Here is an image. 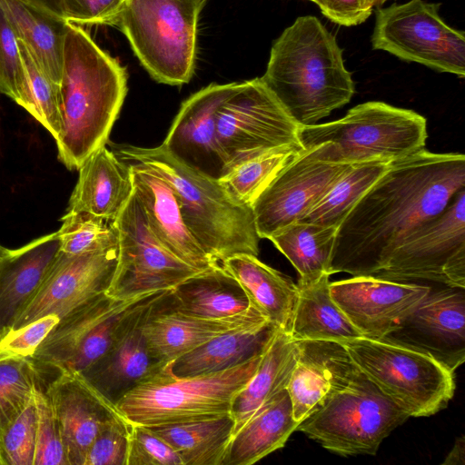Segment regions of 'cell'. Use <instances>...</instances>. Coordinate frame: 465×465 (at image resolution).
<instances>
[{
	"label": "cell",
	"instance_id": "34",
	"mask_svg": "<svg viewBox=\"0 0 465 465\" xmlns=\"http://www.w3.org/2000/svg\"><path fill=\"white\" fill-rule=\"evenodd\" d=\"M337 228L295 222L270 237L300 275V282L331 275L330 267Z\"/></svg>",
	"mask_w": 465,
	"mask_h": 465
},
{
	"label": "cell",
	"instance_id": "18",
	"mask_svg": "<svg viewBox=\"0 0 465 465\" xmlns=\"http://www.w3.org/2000/svg\"><path fill=\"white\" fill-rule=\"evenodd\" d=\"M240 83L211 84L185 100L162 145L193 171L219 181L225 159L216 134V114Z\"/></svg>",
	"mask_w": 465,
	"mask_h": 465
},
{
	"label": "cell",
	"instance_id": "6",
	"mask_svg": "<svg viewBox=\"0 0 465 465\" xmlns=\"http://www.w3.org/2000/svg\"><path fill=\"white\" fill-rule=\"evenodd\" d=\"M262 353L221 371L184 378L174 376L167 363L126 392L115 406L129 423L146 427L231 414L234 398L257 371Z\"/></svg>",
	"mask_w": 465,
	"mask_h": 465
},
{
	"label": "cell",
	"instance_id": "42",
	"mask_svg": "<svg viewBox=\"0 0 465 465\" xmlns=\"http://www.w3.org/2000/svg\"><path fill=\"white\" fill-rule=\"evenodd\" d=\"M125 465H183L179 454L149 427L130 423Z\"/></svg>",
	"mask_w": 465,
	"mask_h": 465
},
{
	"label": "cell",
	"instance_id": "50",
	"mask_svg": "<svg viewBox=\"0 0 465 465\" xmlns=\"http://www.w3.org/2000/svg\"><path fill=\"white\" fill-rule=\"evenodd\" d=\"M373 7H381L388 0H369Z\"/></svg>",
	"mask_w": 465,
	"mask_h": 465
},
{
	"label": "cell",
	"instance_id": "28",
	"mask_svg": "<svg viewBox=\"0 0 465 465\" xmlns=\"http://www.w3.org/2000/svg\"><path fill=\"white\" fill-rule=\"evenodd\" d=\"M278 328L268 321L221 334L168 363L180 378L221 371L262 354Z\"/></svg>",
	"mask_w": 465,
	"mask_h": 465
},
{
	"label": "cell",
	"instance_id": "32",
	"mask_svg": "<svg viewBox=\"0 0 465 465\" xmlns=\"http://www.w3.org/2000/svg\"><path fill=\"white\" fill-rule=\"evenodd\" d=\"M6 17L42 70L60 84L67 21L20 0H0Z\"/></svg>",
	"mask_w": 465,
	"mask_h": 465
},
{
	"label": "cell",
	"instance_id": "9",
	"mask_svg": "<svg viewBox=\"0 0 465 465\" xmlns=\"http://www.w3.org/2000/svg\"><path fill=\"white\" fill-rule=\"evenodd\" d=\"M409 418L361 372L329 395L296 430L338 455H374L381 441Z\"/></svg>",
	"mask_w": 465,
	"mask_h": 465
},
{
	"label": "cell",
	"instance_id": "47",
	"mask_svg": "<svg viewBox=\"0 0 465 465\" xmlns=\"http://www.w3.org/2000/svg\"><path fill=\"white\" fill-rule=\"evenodd\" d=\"M318 5L322 15L331 22L354 26L364 23L372 14L369 0H309Z\"/></svg>",
	"mask_w": 465,
	"mask_h": 465
},
{
	"label": "cell",
	"instance_id": "2",
	"mask_svg": "<svg viewBox=\"0 0 465 465\" xmlns=\"http://www.w3.org/2000/svg\"><path fill=\"white\" fill-rule=\"evenodd\" d=\"M127 94V73L81 25L67 22L60 82L57 157L78 170L106 144Z\"/></svg>",
	"mask_w": 465,
	"mask_h": 465
},
{
	"label": "cell",
	"instance_id": "21",
	"mask_svg": "<svg viewBox=\"0 0 465 465\" xmlns=\"http://www.w3.org/2000/svg\"><path fill=\"white\" fill-rule=\"evenodd\" d=\"M129 164L134 191L145 212L152 232L173 255L192 267L206 271L217 264L187 228L177 195L155 170L142 163Z\"/></svg>",
	"mask_w": 465,
	"mask_h": 465
},
{
	"label": "cell",
	"instance_id": "49",
	"mask_svg": "<svg viewBox=\"0 0 465 465\" xmlns=\"http://www.w3.org/2000/svg\"><path fill=\"white\" fill-rule=\"evenodd\" d=\"M465 463V437L457 438L450 451L446 456L443 465H464Z\"/></svg>",
	"mask_w": 465,
	"mask_h": 465
},
{
	"label": "cell",
	"instance_id": "4",
	"mask_svg": "<svg viewBox=\"0 0 465 465\" xmlns=\"http://www.w3.org/2000/svg\"><path fill=\"white\" fill-rule=\"evenodd\" d=\"M125 163L155 170L174 190L183 221L203 250L216 262L238 253L258 256L260 237L251 206L237 202L219 183L173 158L161 144L143 148L119 145Z\"/></svg>",
	"mask_w": 465,
	"mask_h": 465
},
{
	"label": "cell",
	"instance_id": "13",
	"mask_svg": "<svg viewBox=\"0 0 465 465\" xmlns=\"http://www.w3.org/2000/svg\"><path fill=\"white\" fill-rule=\"evenodd\" d=\"M114 223L118 232V259L108 296L124 300L170 291L203 272L180 260L157 240L134 191Z\"/></svg>",
	"mask_w": 465,
	"mask_h": 465
},
{
	"label": "cell",
	"instance_id": "10",
	"mask_svg": "<svg viewBox=\"0 0 465 465\" xmlns=\"http://www.w3.org/2000/svg\"><path fill=\"white\" fill-rule=\"evenodd\" d=\"M440 3L410 0L378 7L371 48L464 78V31L447 25L440 15Z\"/></svg>",
	"mask_w": 465,
	"mask_h": 465
},
{
	"label": "cell",
	"instance_id": "37",
	"mask_svg": "<svg viewBox=\"0 0 465 465\" xmlns=\"http://www.w3.org/2000/svg\"><path fill=\"white\" fill-rule=\"evenodd\" d=\"M302 150L298 146L272 149L237 165L219 183L237 202L251 206Z\"/></svg>",
	"mask_w": 465,
	"mask_h": 465
},
{
	"label": "cell",
	"instance_id": "26",
	"mask_svg": "<svg viewBox=\"0 0 465 465\" xmlns=\"http://www.w3.org/2000/svg\"><path fill=\"white\" fill-rule=\"evenodd\" d=\"M221 264L242 288L250 306L289 333L298 298L297 283L252 254H234Z\"/></svg>",
	"mask_w": 465,
	"mask_h": 465
},
{
	"label": "cell",
	"instance_id": "22",
	"mask_svg": "<svg viewBox=\"0 0 465 465\" xmlns=\"http://www.w3.org/2000/svg\"><path fill=\"white\" fill-rule=\"evenodd\" d=\"M170 292L142 325L151 353L165 364L221 334L267 321L252 307L223 319L183 314L170 307Z\"/></svg>",
	"mask_w": 465,
	"mask_h": 465
},
{
	"label": "cell",
	"instance_id": "7",
	"mask_svg": "<svg viewBox=\"0 0 465 465\" xmlns=\"http://www.w3.org/2000/svg\"><path fill=\"white\" fill-rule=\"evenodd\" d=\"M206 0H124L110 25L121 30L157 82L180 85L193 74L197 25Z\"/></svg>",
	"mask_w": 465,
	"mask_h": 465
},
{
	"label": "cell",
	"instance_id": "38",
	"mask_svg": "<svg viewBox=\"0 0 465 465\" xmlns=\"http://www.w3.org/2000/svg\"><path fill=\"white\" fill-rule=\"evenodd\" d=\"M47 383L31 358L0 361V440L34 396L35 389L45 388Z\"/></svg>",
	"mask_w": 465,
	"mask_h": 465
},
{
	"label": "cell",
	"instance_id": "16",
	"mask_svg": "<svg viewBox=\"0 0 465 465\" xmlns=\"http://www.w3.org/2000/svg\"><path fill=\"white\" fill-rule=\"evenodd\" d=\"M329 288L348 320L369 339H383L394 331L431 289L372 276H352L330 282Z\"/></svg>",
	"mask_w": 465,
	"mask_h": 465
},
{
	"label": "cell",
	"instance_id": "27",
	"mask_svg": "<svg viewBox=\"0 0 465 465\" xmlns=\"http://www.w3.org/2000/svg\"><path fill=\"white\" fill-rule=\"evenodd\" d=\"M298 422L286 389L281 391L232 434L222 465H252L284 447Z\"/></svg>",
	"mask_w": 465,
	"mask_h": 465
},
{
	"label": "cell",
	"instance_id": "39",
	"mask_svg": "<svg viewBox=\"0 0 465 465\" xmlns=\"http://www.w3.org/2000/svg\"><path fill=\"white\" fill-rule=\"evenodd\" d=\"M61 222L57 234L64 252L80 254L118 245L113 221L85 212H65Z\"/></svg>",
	"mask_w": 465,
	"mask_h": 465
},
{
	"label": "cell",
	"instance_id": "30",
	"mask_svg": "<svg viewBox=\"0 0 465 465\" xmlns=\"http://www.w3.org/2000/svg\"><path fill=\"white\" fill-rule=\"evenodd\" d=\"M330 274L309 282H298V298L290 336L294 341H344L361 337L330 293Z\"/></svg>",
	"mask_w": 465,
	"mask_h": 465
},
{
	"label": "cell",
	"instance_id": "8",
	"mask_svg": "<svg viewBox=\"0 0 465 465\" xmlns=\"http://www.w3.org/2000/svg\"><path fill=\"white\" fill-rule=\"evenodd\" d=\"M341 343L361 371L410 417L434 415L454 395V371L426 352L362 336Z\"/></svg>",
	"mask_w": 465,
	"mask_h": 465
},
{
	"label": "cell",
	"instance_id": "31",
	"mask_svg": "<svg viewBox=\"0 0 465 465\" xmlns=\"http://www.w3.org/2000/svg\"><path fill=\"white\" fill-rule=\"evenodd\" d=\"M297 357V341L278 328L262 353L257 371L234 398L231 410L234 420L232 434L268 400L286 389Z\"/></svg>",
	"mask_w": 465,
	"mask_h": 465
},
{
	"label": "cell",
	"instance_id": "24",
	"mask_svg": "<svg viewBox=\"0 0 465 465\" xmlns=\"http://www.w3.org/2000/svg\"><path fill=\"white\" fill-rule=\"evenodd\" d=\"M161 301L103 356L79 372L91 386L114 404L134 387L166 365L151 353L142 330L143 323Z\"/></svg>",
	"mask_w": 465,
	"mask_h": 465
},
{
	"label": "cell",
	"instance_id": "41",
	"mask_svg": "<svg viewBox=\"0 0 465 465\" xmlns=\"http://www.w3.org/2000/svg\"><path fill=\"white\" fill-rule=\"evenodd\" d=\"M45 389L38 387L35 391L37 425L34 465H69L59 425Z\"/></svg>",
	"mask_w": 465,
	"mask_h": 465
},
{
	"label": "cell",
	"instance_id": "19",
	"mask_svg": "<svg viewBox=\"0 0 465 465\" xmlns=\"http://www.w3.org/2000/svg\"><path fill=\"white\" fill-rule=\"evenodd\" d=\"M57 420L69 465H84L91 443L107 425L124 420L79 372H63L45 389Z\"/></svg>",
	"mask_w": 465,
	"mask_h": 465
},
{
	"label": "cell",
	"instance_id": "35",
	"mask_svg": "<svg viewBox=\"0 0 465 465\" xmlns=\"http://www.w3.org/2000/svg\"><path fill=\"white\" fill-rule=\"evenodd\" d=\"M389 164L382 162L351 164L300 221L338 228L353 205L384 173Z\"/></svg>",
	"mask_w": 465,
	"mask_h": 465
},
{
	"label": "cell",
	"instance_id": "46",
	"mask_svg": "<svg viewBox=\"0 0 465 465\" xmlns=\"http://www.w3.org/2000/svg\"><path fill=\"white\" fill-rule=\"evenodd\" d=\"M124 0H63L64 18L79 25H109Z\"/></svg>",
	"mask_w": 465,
	"mask_h": 465
},
{
	"label": "cell",
	"instance_id": "44",
	"mask_svg": "<svg viewBox=\"0 0 465 465\" xmlns=\"http://www.w3.org/2000/svg\"><path fill=\"white\" fill-rule=\"evenodd\" d=\"M59 320L57 315L51 314L6 332L0 337V361L32 358L37 347Z\"/></svg>",
	"mask_w": 465,
	"mask_h": 465
},
{
	"label": "cell",
	"instance_id": "3",
	"mask_svg": "<svg viewBox=\"0 0 465 465\" xmlns=\"http://www.w3.org/2000/svg\"><path fill=\"white\" fill-rule=\"evenodd\" d=\"M261 79L299 126L317 124L355 92L336 37L312 15L296 18L273 42Z\"/></svg>",
	"mask_w": 465,
	"mask_h": 465
},
{
	"label": "cell",
	"instance_id": "20",
	"mask_svg": "<svg viewBox=\"0 0 465 465\" xmlns=\"http://www.w3.org/2000/svg\"><path fill=\"white\" fill-rule=\"evenodd\" d=\"M298 357L288 381L293 419L298 424L331 393L346 387L361 372L338 341H297Z\"/></svg>",
	"mask_w": 465,
	"mask_h": 465
},
{
	"label": "cell",
	"instance_id": "1",
	"mask_svg": "<svg viewBox=\"0 0 465 465\" xmlns=\"http://www.w3.org/2000/svg\"><path fill=\"white\" fill-rule=\"evenodd\" d=\"M465 188V156L425 148L392 162L337 228L330 272L375 277L394 251Z\"/></svg>",
	"mask_w": 465,
	"mask_h": 465
},
{
	"label": "cell",
	"instance_id": "36",
	"mask_svg": "<svg viewBox=\"0 0 465 465\" xmlns=\"http://www.w3.org/2000/svg\"><path fill=\"white\" fill-rule=\"evenodd\" d=\"M18 45L24 77L16 104L25 108L55 140L61 132L60 84L42 70L19 39Z\"/></svg>",
	"mask_w": 465,
	"mask_h": 465
},
{
	"label": "cell",
	"instance_id": "25",
	"mask_svg": "<svg viewBox=\"0 0 465 465\" xmlns=\"http://www.w3.org/2000/svg\"><path fill=\"white\" fill-rule=\"evenodd\" d=\"M78 171L65 212H85L114 222L134 193L129 164L104 145Z\"/></svg>",
	"mask_w": 465,
	"mask_h": 465
},
{
	"label": "cell",
	"instance_id": "43",
	"mask_svg": "<svg viewBox=\"0 0 465 465\" xmlns=\"http://www.w3.org/2000/svg\"><path fill=\"white\" fill-rule=\"evenodd\" d=\"M23 77L17 35L0 5V94L16 103Z\"/></svg>",
	"mask_w": 465,
	"mask_h": 465
},
{
	"label": "cell",
	"instance_id": "23",
	"mask_svg": "<svg viewBox=\"0 0 465 465\" xmlns=\"http://www.w3.org/2000/svg\"><path fill=\"white\" fill-rule=\"evenodd\" d=\"M60 251L57 232L41 236L0 257V337L40 287Z\"/></svg>",
	"mask_w": 465,
	"mask_h": 465
},
{
	"label": "cell",
	"instance_id": "40",
	"mask_svg": "<svg viewBox=\"0 0 465 465\" xmlns=\"http://www.w3.org/2000/svg\"><path fill=\"white\" fill-rule=\"evenodd\" d=\"M36 425L37 413L34 394L1 438L0 465H34Z\"/></svg>",
	"mask_w": 465,
	"mask_h": 465
},
{
	"label": "cell",
	"instance_id": "17",
	"mask_svg": "<svg viewBox=\"0 0 465 465\" xmlns=\"http://www.w3.org/2000/svg\"><path fill=\"white\" fill-rule=\"evenodd\" d=\"M426 352L455 371L465 361L464 288L433 289L385 338Z\"/></svg>",
	"mask_w": 465,
	"mask_h": 465
},
{
	"label": "cell",
	"instance_id": "29",
	"mask_svg": "<svg viewBox=\"0 0 465 465\" xmlns=\"http://www.w3.org/2000/svg\"><path fill=\"white\" fill-rule=\"evenodd\" d=\"M170 307L191 316L223 319L251 306L238 282L219 263L171 290Z\"/></svg>",
	"mask_w": 465,
	"mask_h": 465
},
{
	"label": "cell",
	"instance_id": "15",
	"mask_svg": "<svg viewBox=\"0 0 465 465\" xmlns=\"http://www.w3.org/2000/svg\"><path fill=\"white\" fill-rule=\"evenodd\" d=\"M349 166L320 161L302 149L251 205L260 239L302 220Z\"/></svg>",
	"mask_w": 465,
	"mask_h": 465
},
{
	"label": "cell",
	"instance_id": "11",
	"mask_svg": "<svg viewBox=\"0 0 465 465\" xmlns=\"http://www.w3.org/2000/svg\"><path fill=\"white\" fill-rule=\"evenodd\" d=\"M299 127L261 77L240 83L216 114V134L225 159L224 174L272 149L302 147Z\"/></svg>",
	"mask_w": 465,
	"mask_h": 465
},
{
	"label": "cell",
	"instance_id": "45",
	"mask_svg": "<svg viewBox=\"0 0 465 465\" xmlns=\"http://www.w3.org/2000/svg\"><path fill=\"white\" fill-rule=\"evenodd\" d=\"M129 426L124 419L104 427L88 448L84 465H125Z\"/></svg>",
	"mask_w": 465,
	"mask_h": 465
},
{
	"label": "cell",
	"instance_id": "5",
	"mask_svg": "<svg viewBox=\"0 0 465 465\" xmlns=\"http://www.w3.org/2000/svg\"><path fill=\"white\" fill-rule=\"evenodd\" d=\"M299 142L320 161L336 164L391 163L425 148L421 114L380 101L360 104L342 118L300 126Z\"/></svg>",
	"mask_w": 465,
	"mask_h": 465
},
{
	"label": "cell",
	"instance_id": "12",
	"mask_svg": "<svg viewBox=\"0 0 465 465\" xmlns=\"http://www.w3.org/2000/svg\"><path fill=\"white\" fill-rule=\"evenodd\" d=\"M375 278L465 288V188L412 232Z\"/></svg>",
	"mask_w": 465,
	"mask_h": 465
},
{
	"label": "cell",
	"instance_id": "33",
	"mask_svg": "<svg viewBox=\"0 0 465 465\" xmlns=\"http://www.w3.org/2000/svg\"><path fill=\"white\" fill-rule=\"evenodd\" d=\"M149 428L179 454L183 465H222L234 430V420L228 414Z\"/></svg>",
	"mask_w": 465,
	"mask_h": 465
},
{
	"label": "cell",
	"instance_id": "48",
	"mask_svg": "<svg viewBox=\"0 0 465 465\" xmlns=\"http://www.w3.org/2000/svg\"><path fill=\"white\" fill-rule=\"evenodd\" d=\"M50 15L64 18L63 0H20Z\"/></svg>",
	"mask_w": 465,
	"mask_h": 465
},
{
	"label": "cell",
	"instance_id": "14",
	"mask_svg": "<svg viewBox=\"0 0 465 465\" xmlns=\"http://www.w3.org/2000/svg\"><path fill=\"white\" fill-rule=\"evenodd\" d=\"M117 259L118 245L80 254H70L60 250L40 287L12 330L51 314L62 318L106 293L116 269Z\"/></svg>",
	"mask_w": 465,
	"mask_h": 465
},
{
	"label": "cell",
	"instance_id": "51",
	"mask_svg": "<svg viewBox=\"0 0 465 465\" xmlns=\"http://www.w3.org/2000/svg\"><path fill=\"white\" fill-rule=\"evenodd\" d=\"M7 250H8L7 248H5L4 246H2V245L0 244V257H1L4 253H5V252H6Z\"/></svg>",
	"mask_w": 465,
	"mask_h": 465
}]
</instances>
